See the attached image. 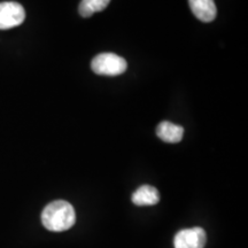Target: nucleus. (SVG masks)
Wrapping results in <instances>:
<instances>
[{
	"label": "nucleus",
	"mask_w": 248,
	"mask_h": 248,
	"mask_svg": "<svg viewBox=\"0 0 248 248\" xmlns=\"http://www.w3.org/2000/svg\"><path fill=\"white\" fill-rule=\"evenodd\" d=\"M42 222L49 231L69 230L76 222L75 209L68 201L55 200L48 203L43 210Z\"/></svg>",
	"instance_id": "nucleus-1"
},
{
	"label": "nucleus",
	"mask_w": 248,
	"mask_h": 248,
	"mask_svg": "<svg viewBox=\"0 0 248 248\" xmlns=\"http://www.w3.org/2000/svg\"><path fill=\"white\" fill-rule=\"evenodd\" d=\"M125 59L114 53H101L93 58L91 68L97 75L117 76L126 70Z\"/></svg>",
	"instance_id": "nucleus-2"
},
{
	"label": "nucleus",
	"mask_w": 248,
	"mask_h": 248,
	"mask_svg": "<svg viewBox=\"0 0 248 248\" xmlns=\"http://www.w3.org/2000/svg\"><path fill=\"white\" fill-rule=\"evenodd\" d=\"M26 18V11L18 2H0V29L7 30L20 26Z\"/></svg>",
	"instance_id": "nucleus-3"
},
{
	"label": "nucleus",
	"mask_w": 248,
	"mask_h": 248,
	"mask_svg": "<svg viewBox=\"0 0 248 248\" xmlns=\"http://www.w3.org/2000/svg\"><path fill=\"white\" fill-rule=\"evenodd\" d=\"M207 243V234L202 228L184 229L175 235V248H203Z\"/></svg>",
	"instance_id": "nucleus-4"
},
{
	"label": "nucleus",
	"mask_w": 248,
	"mask_h": 248,
	"mask_svg": "<svg viewBox=\"0 0 248 248\" xmlns=\"http://www.w3.org/2000/svg\"><path fill=\"white\" fill-rule=\"evenodd\" d=\"M190 8L194 16L202 22H212L215 20L217 8L214 0H188Z\"/></svg>",
	"instance_id": "nucleus-5"
},
{
	"label": "nucleus",
	"mask_w": 248,
	"mask_h": 248,
	"mask_svg": "<svg viewBox=\"0 0 248 248\" xmlns=\"http://www.w3.org/2000/svg\"><path fill=\"white\" fill-rule=\"evenodd\" d=\"M156 135L161 140L168 144H176L183 139L184 128L177 124H173L169 121H163L156 128Z\"/></svg>",
	"instance_id": "nucleus-6"
},
{
	"label": "nucleus",
	"mask_w": 248,
	"mask_h": 248,
	"mask_svg": "<svg viewBox=\"0 0 248 248\" xmlns=\"http://www.w3.org/2000/svg\"><path fill=\"white\" fill-rule=\"evenodd\" d=\"M160 201V193L154 186L142 185L132 194V202L136 206H153Z\"/></svg>",
	"instance_id": "nucleus-7"
},
{
	"label": "nucleus",
	"mask_w": 248,
	"mask_h": 248,
	"mask_svg": "<svg viewBox=\"0 0 248 248\" xmlns=\"http://www.w3.org/2000/svg\"><path fill=\"white\" fill-rule=\"evenodd\" d=\"M110 0H82L79 4L78 12L80 16L90 17L94 13L104 11L109 5Z\"/></svg>",
	"instance_id": "nucleus-8"
}]
</instances>
